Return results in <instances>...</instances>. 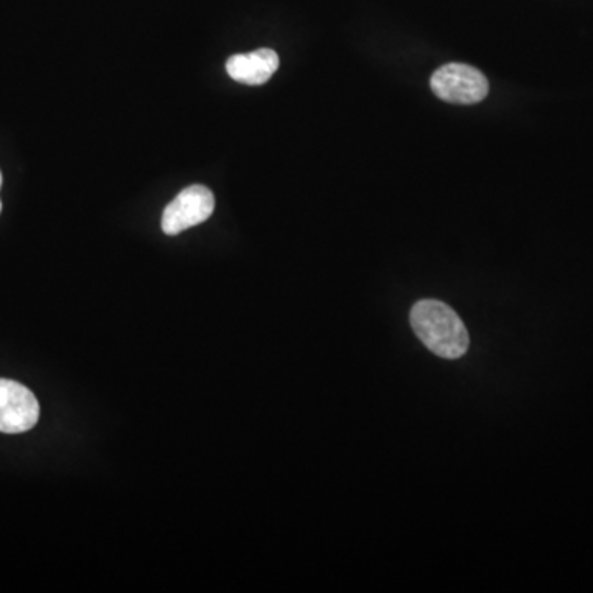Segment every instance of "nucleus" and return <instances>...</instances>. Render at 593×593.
I'll use <instances>...</instances> for the list:
<instances>
[{"mask_svg": "<svg viewBox=\"0 0 593 593\" xmlns=\"http://www.w3.org/2000/svg\"><path fill=\"white\" fill-rule=\"evenodd\" d=\"M412 330L427 350L445 360H458L468 351L470 337L462 318L440 300L425 299L411 310Z\"/></svg>", "mask_w": 593, "mask_h": 593, "instance_id": "obj_1", "label": "nucleus"}, {"mask_svg": "<svg viewBox=\"0 0 593 593\" xmlns=\"http://www.w3.org/2000/svg\"><path fill=\"white\" fill-rule=\"evenodd\" d=\"M430 88L442 101L463 106L480 103L490 91L486 76L463 63H449L435 71L430 78Z\"/></svg>", "mask_w": 593, "mask_h": 593, "instance_id": "obj_2", "label": "nucleus"}, {"mask_svg": "<svg viewBox=\"0 0 593 593\" xmlns=\"http://www.w3.org/2000/svg\"><path fill=\"white\" fill-rule=\"evenodd\" d=\"M213 211L215 195L210 188L192 185L178 193L167 205L162 216V229L165 234L175 236L210 220Z\"/></svg>", "mask_w": 593, "mask_h": 593, "instance_id": "obj_3", "label": "nucleus"}, {"mask_svg": "<svg viewBox=\"0 0 593 593\" xmlns=\"http://www.w3.org/2000/svg\"><path fill=\"white\" fill-rule=\"evenodd\" d=\"M40 417L37 397L22 384L0 379V432L22 434L33 429Z\"/></svg>", "mask_w": 593, "mask_h": 593, "instance_id": "obj_4", "label": "nucleus"}, {"mask_svg": "<svg viewBox=\"0 0 593 593\" xmlns=\"http://www.w3.org/2000/svg\"><path fill=\"white\" fill-rule=\"evenodd\" d=\"M279 70V55L271 48L233 55L226 61V71L241 85L261 86Z\"/></svg>", "mask_w": 593, "mask_h": 593, "instance_id": "obj_5", "label": "nucleus"}, {"mask_svg": "<svg viewBox=\"0 0 593 593\" xmlns=\"http://www.w3.org/2000/svg\"><path fill=\"white\" fill-rule=\"evenodd\" d=\"M0 187H2V173H0Z\"/></svg>", "mask_w": 593, "mask_h": 593, "instance_id": "obj_6", "label": "nucleus"}, {"mask_svg": "<svg viewBox=\"0 0 593 593\" xmlns=\"http://www.w3.org/2000/svg\"><path fill=\"white\" fill-rule=\"evenodd\" d=\"M0 211H2V203H0Z\"/></svg>", "mask_w": 593, "mask_h": 593, "instance_id": "obj_7", "label": "nucleus"}]
</instances>
